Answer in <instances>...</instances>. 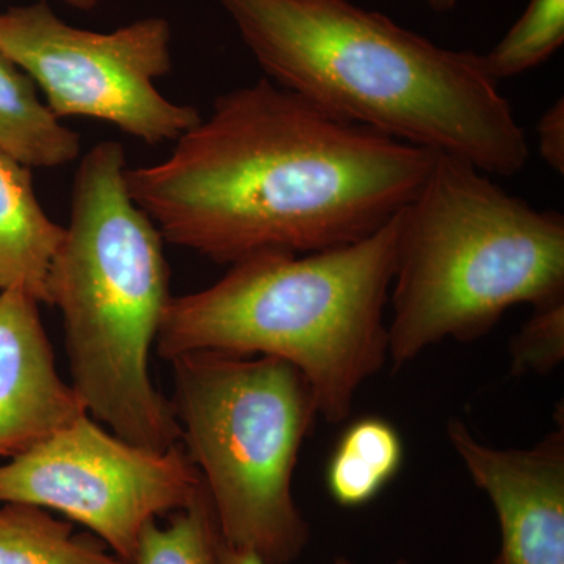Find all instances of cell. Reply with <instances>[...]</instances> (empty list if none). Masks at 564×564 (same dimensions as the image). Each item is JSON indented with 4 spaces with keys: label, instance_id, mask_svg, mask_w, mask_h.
I'll return each mask as SVG.
<instances>
[{
    "label": "cell",
    "instance_id": "obj_1",
    "mask_svg": "<svg viewBox=\"0 0 564 564\" xmlns=\"http://www.w3.org/2000/svg\"><path fill=\"white\" fill-rule=\"evenodd\" d=\"M434 158L261 79L218 96L169 158L126 182L165 242L232 265L366 239L414 198Z\"/></svg>",
    "mask_w": 564,
    "mask_h": 564
},
{
    "label": "cell",
    "instance_id": "obj_2",
    "mask_svg": "<svg viewBox=\"0 0 564 564\" xmlns=\"http://www.w3.org/2000/svg\"><path fill=\"white\" fill-rule=\"evenodd\" d=\"M267 79L339 120L511 177L529 141L484 55L351 0H217Z\"/></svg>",
    "mask_w": 564,
    "mask_h": 564
},
{
    "label": "cell",
    "instance_id": "obj_3",
    "mask_svg": "<svg viewBox=\"0 0 564 564\" xmlns=\"http://www.w3.org/2000/svg\"><path fill=\"white\" fill-rule=\"evenodd\" d=\"M399 214L366 239L332 250L254 252L209 288L173 296L159 355L284 359L313 388L318 417L347 421L359 389L389 361L384 313Z\"/></svg>",
    "mask_w": 564,
    "mask_h": 564
},
{
    "label": "cell",
    "instance_id": "obj_4",
    "mask_svg": "<svg viewBox=\"0 0 564 564\" xmlns=\"http://www.w3.org/2000/svg\"><path fill=\"white\" fill-rule=\"evenodd\" d=\"M124 148L102 141L82 158L70 220L51 263L46 304L65 329L74 391L122 440L181 445L173 404L151 380L150 355L172 302L161 231L133 202Z\"/></svg>",
    "mask_w": 564,
    "mask_h": 564
},
{
    "label": "cell",
    "instance_id": "obj_5",
    "mask_svg": "<svg viewBox=\"0 0 564 564\" xmlns=\"http://www.w3.org/2000/svg\"><path fill=\"white\" fill-rule=\"evenodd\" d=\"M564 299V217L534 209L470 163L437 154L399 214L389 361L474 343L518 304Z\"/></svg>",
    "mask_w": 564,
    "mask_h": 564
},
{
    "label": "cell",
    "instance_id": "obj_6",
    "mask_svg": "<svg viewBox=\"0 0 564 564\" xmlns=\"http://www.w3.org/2000/svg\"><path fill=\"white\" fill-rule=\"evenodd\" d=\"M170 362L181 444L223 540L265 564H292L311 540L293 475L318 417L313 388L273 356L203 351Z\"/></svg>",
    "mask_w": 564,
    "mask_h": 564
},
{
    "label": "cell",
    "instance_id": "obj_7",
    "mask_svg": "<svg viewBox=\"0 0 564 564\" xmlns=\"http://www.w3.org/2000/svg\"><path fill=\"white\" fill-rule=\"evenodd\" d=\"M173 31L150 17L111 32L63 21L46 0L0 11V51L21 66L55 117L95 118L148 144L176 141L202 121L158 80L173 68Z\"/></svg>",
    "mask_w": 564,
    "mask_h": 564
},
{
    "label": "cell",
    "instance_id": "obj_8",
    "mask_svg": "<svg viewBox=\"0 0 564 564\" xmlns=\"http://www.w3.org/2000/svg\"><path fill=\"white\" fill-rule=\"evenodd\" d=\"M202 491L184 447L133 444L90 414L0 464V503L65 516L129 563L144 527L188 507Z\"/></svg>",
    "mask_w": 564,
    "mask_h": 564
},
{
    "label": "cell",
    "instance_id": "obj_9",
    "mask_svg": "<svg viewBox=\"0 0 564 564\" xmlns=\"http://www.w3.org/2000/svg\"><path fill=\"white\" fill-rule=\"evenodd\" d=\"M448 443L474 485L486 494L500 527L492 564H564V423L530 448L478 440L458 417Z\"/></svg>",
    "mask_w": 564,
    "mask_h": 564
},
{
    "label": "cell",
    "instance_id": "obj_10",
    "mask_svg": "<svg viewBox=\"0 0 564 564\" xmlns=\"http://www.w3.org/2000/svg\"><path fill=\"white\" fill-rule=\"evenodd\" d=\"M40 304L22 289L0 291V456L6 458L88 414L58 372Z\"/></svg>",
    "mask_w": 564,
    "mask_h": 564
},
{
    "label": "cell",
    "instance_id": "obj_11",
    "mask_svg": "<svg viewBox=\"0 0 564 564\" xmlns=\"http://www.w3.org/2000/svg\"><path fill=\"white\" fill-rule=\"evenodd\" d=\"M65 228L52 221L31 169L0 152V291L22 289L46 304L51 263Z\"/></svg>",
    "mask_w": 564,
    "mask_h": 564
},
{
    "label": "cell",
    "instance_id": "obj_12",
    "mask_svg": "<svg viewBox=\"0 0 564 564\" xmlns=\"http://www.w3.org/2000/svg\"><path fill=\"white\" fill-rule=\"evenodd\" d=\"M80 150L79 133L62 124L32 77L0 51V152L28 169H57Z\"/></svg>",
    "mask_w": 564,
    "mask_h": 564
},
{
    "label": "cell",
    "instance_id": "obj_13",
    "mask_svg": "<svg viewBox=\"0 0 564 564\" xmlns=\"http://www.w3.org/2000/svg\"><path fill=\"white\" fill-rule=\"evenodd\" d=\"M404 445L399 430L378 415L350 423L326 466V489L344 508L369 505L402 469Z\"/></svg>",
    "mask_w": 564,
    "mask_h": 564
},
{
    "label": "cell",
    "instance_id": "obj_14",
    "mask_svg": "<svg viewBox=\"0 0 564 564\" xmlns=\"http://www.w3.org/2000/svg\"><path fill=\"white\" fill-rule=\"evenodd\" d=\"M106 547L44 508L0 503V564H132Z\"/></svg>",
    "mask_w": 564,
    "mask_h": 564
},
{
    "label": "cell",
    "instance_id": "obj_15",
    "mask_svg": "<svg viewBox=\"0 0 564 564\" xmlns=\"http://www.w3.org/2000/svg\"><path fill=\"white\" fill-rule=\"evenodd\" d=\"M221 534L206 491L170 518L150 522L141 532L132 564H218Z\"/></svg>",
    "mask_w": 564,
    "mask_h": 564
},
{
    "label": "cell",
    "instance_id": "obj_16",
    "mask_svg": "<svg viewBox=\"0 0 564 564\" xmlns=\"http://www.w3.org/2000/svg\"><path fill=\"white\" fill-rule=\"evenodd\" d=\"M564 41V0H530L513 28L484 55L496 82L513 79L547 62Z\"/></svg>",
    "mask_w": 564,
    "mask_h": 564
},
{
    "label": "cell",
    "instance_id": "obj_17",
    "mask_svg": "<svg viewBox=\"0 0 564 564\" xmlns=\"http://www.w3.org/2000/svg\"><path fill=\"white\" fill-rule=\"evenodd\" d=\"M511 372L547 375L564 359V299L533 307L510 343Z\"/></svg>",
    "mask_w": 564,
    "mask_h": 564
},
{
    "label": "cell",
    "instance_id": "obj_18",
    "mask_svg": "<svg viewBox=\"0 0 564 564\" xmlns=\"http://www.w3.org/2000/svg\"><path fill=\"white\" fill-rule=\"evenodd\" d=\"M538 151L554 172L564 173V101L558 99L538 122Z\"/></svg>",
    "mask_w": 564,
    "mask_h": 564
},
{
    "label": "cell",
    "instance_id": "obj_19",
    "mask_svg": "<svg viewBox=\"0 0 564 564\" xmlns=\"http://www.w3.org/2000/svg\"><path fill=\"white\" fill-rule=\"evenodd\" d=\"M218 564H265L258 555L245 549L234 547L220 538L218 544Z\"/></svg>",
    "mask_w": 564,
    "mask_h": 564
},
{
    "label": "cell",
    "instance_id": "obj_20",
    "mask_svg": "<svg viewBox=\"0 0 564 564\" xmlns=\"http://www.w3.org/2000/svg\"><path fill=\"white\" fill-rule=\"evenodd\" d=\"M425 2L436 13H448V11L455 10L458 0H425Z\"/></svg>",
    "mask_w": 564,
    "mask_h": 564
},
{
    "label": "cell",
    "instance_id": "obj_21",
    "mask_svg": "<svg viewBox=\"0 0 564 564\" xmlns=\"http://www.w3.org/2000/svg\"><path fill=\"white\" fill-rule=\"evenodd\" d=\"M63 2L68 3L69 7H73V9L76 10L93 11L98 9L104 0H63Z\"/></svg>",
    "mask_w": 564,
    "mask_h": 564
},
{
    "label": "cell",
    "instance_id": "obj_22",
    "mask_svg": "<svg viewBox=\"0 0 564 564\" xmlns=\"http://www.w3.org/2000/svg\"><path fill=\"white\" fill-rule=\"evenodd\" d=\"M334 564H352V563L350 562V560L345 558V556H337L336 562H334ZM392 564H410V562H408L406 558H400V560H397V562L392 563Z\"/></svg>",
    "mask_w": 564,
    "mask_h": 564
}]
</instances>
